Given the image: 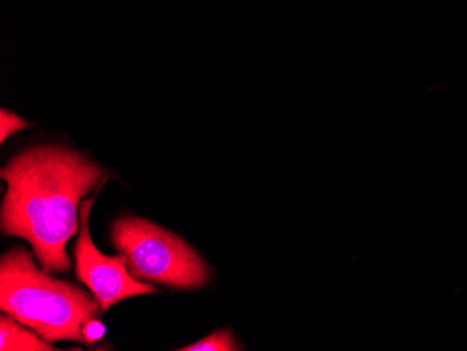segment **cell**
Segmentation results:
<instances>
[{"label":"cell","instance_id":"cell-1","mask_svg":"<svg viewBox=\"0 0 467 351\" xmlns=\"http://www.w3.org/2000/svg\"><path fill=\"white\" fill-rule=\"evenodd\" d=\"M0 175L7 183L4 235L27 240L48 274L70 271L67 241L78 232V206L104 175L101 167L73 149L36 146L13 157Z\"/></svg>","mask_w":467,"mask_h":351},{"label":"cell","instance_id":"cell-2","mask_svg":"<svg viewBox=\"0 0 467 351\" xmlns=\"http://www.w3.org/2000/svg\"><path fill=\"white\" fill-rule=\"evenodd\" d=\"M0 308L51 345H93L104 334L97 298L38 269L25 246H15L0 259Z\"/></svg>","mask_w":467,"mask_h":351},{"label":"cell","instance_id":"cell-3","mask_svg":"<svg viewBox=\"0 0 467 351\" xmlns=\"http://www.w3.org/2000/svg\"><path fill=\"white\" fill-rule=\"evenodd\" d=\"M111 241L123 253L130 276L181 290H196L210 282V269L182 238L160 225L126 216L115 220Z\"/></svg>","mask_w":467,"mask_h":351},{"label":"cell","instance_id":"cell-4","mask_svg":"<svg viewBox=\"0 0 467 351\" xmlns=\"http://www.w3.org/2000/svg\"><path fill=\"white\" fill-rule=\"evenodd\" d=\"M93 201L94 198L81 201L80 235L75 245L76 277L90 288L99 303L101 313H105L119 301L135 295L153 294L157 290L130 276L123 253L111 258L102 255L94 246L88 229Z\"/></svg>","mask_w":467,"mask_h":351},{"label":"cell","instance_id":"cell-5","mask_svg":"<svg viewBox=\"0 0 467 351\" xmlns=\"http://www.w3.org/2000/svg\"><path fill=\"white\" fill-rule=\"evenodd\" d=\"M20 322L7 315L0 316V350H27V351H52L55 348L51 343L39 339L38 335L31 334L30 330L20 326Z\"/></svg>","mask_w":467,"mask_h":351},{"label":"cell","instance_id":"cell-6","mask_svg":"<svg viewBox=\"0 0 467 351\" xmlns=\"http://www.w3.org/2000/svg\"><path fill=\"white\" fill-rule=\"evenodd\" d=\"M181 351H240L245 350L240 343L234 337L230 329H219L204 339L193 343V345L185 346L178 348Z\"/></svg>","mask_w":467,"mask_h":351},{"label":"cell","instance_id":"cell-7","mask_svg":"<svg viewBox=\"0 0 467 351\" xmlns=\"http://www.w3.org/2000/svg\"><path fill=\"white\" fill-rule=\"evenodd\" d=\"M0 122H2V132H0V140L2 141L28 127V123L25 119H21L17 115L6 112L5 109H2V114H0Z\"/></svg>","mask_w":467,"mask_h":351}]
</instances>
